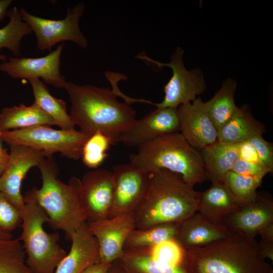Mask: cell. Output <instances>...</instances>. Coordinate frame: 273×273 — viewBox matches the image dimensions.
I'll list each match as a JSON object with an SVG mask.
<instances>
[{"instance_id":"18","label":"cell","mask_w":273,"mask_h":273,"mask_svg":"<svg viewBox=\"0 0 273 273\" xmlns=\"http://www.w3.org/2000/svg\"><path fill=\"white\" fill-rule=\"evenodd\" d=\"M69 239L71 241L70 251L54 273H80L101 261L98 243L89 232L86 222L80 225Z\"/></svg>"},{"instance_id":"22","label":"cell","mask_w":273,"mask_h":273,"mask_svg":"<svg viewBox=\"0 0 273 273\" xmlns=\"http://www.w3.org/2000/svg\"><path fill=\"white\" fill-rule=\"evenodd\" d=\"M264 125L256 120L246 106L239 108L235 115L217 131V140L225 144H239L262 134Z\"/></svg>"},{"instance_id":"37","label":"cell","mask_w":273,"mask_h":273,"mask_svg":"<svg viewBox=\"0 0 273 273\" xmlns=\"http://www.w3.org/2000/svg\"><path fill=\"white\" fill-rule=\"evenodd\" d=\"M260 251L262 256L273 261V241L261 239L259 242Z\"/></svg>"},{"instance_id":"39","label":"cell","mask_w":273,"mask_h":273,"mask_svg":"<svg viewBox=\"0 0 273 273\" xmlns=\"http://www.w3.org/2000/svg\"><path fill=\"white\" fill-rule=\"evenodd\" d=\"M262 240L273 241V222L263 227L259 232Z\"/></svg>"},{"instance_id":"30","label":"cell","mask_w":273,"mask_h":273,"mask_svg":"<svg viewBox=\"0 0 273 273\" xmlns=\"http://www.w3.org/2000/svg\"><path fill=\"white\" fill-rule=\"evenodd\" d=\"M223 181L235 197L240 206L254 202L258 193L257 189L262 178L242 175L233 171L224 176Z\"/></svg>"},{"instance_id":"34","label":"cell","mask_w":273,"mask_h":273,"mask_svg":"<svg viewBox=\"0 0 273 273\" xmlns=\"http://www.w3.org/2000/svg\"><path fill=\"white\" fill-rule=\"evenodd\" d=\"M255 148L259 158L262 163L273 171V148L272 145L266 141L262 134H257L248 141Z\"/></svg>"},{"instance_id":"21","label":"cell","mask_w":273,"mask_h":273,"mask_svg":"<svg viewBox=\"0 0 273 273\" xmlns=\"http://www.w3.org/2000/svg\"><path fill=\"white\" fill-rule=\"evenodd\" d=\"M239 144H225L218 141L201 149L203 166L207 179L212 184L223 181L239 158Z\"/></svg>"},{"instance_id":"31","label":"cell","mask_w":273,"mask_h":273,"mask_svg":"<svg viewBox=\"0 0 273 273\" xmlns=\"http://www.w3.org/2000/svg\"><path fill=\"white\" fill-rule=\"evenodd\" d=\"M112 140L100 131H97L86 140L82 149L81 158L88 168L97 169L108 157L106 153L111 145Z\"/></svg>"},{"instance_id":"1","label":"cell","mask_w":273,"mask_h":273,"mask_svg":"<svg viewBox=\"0 0 273 273\" xmlns=\"http://www.w3.org/2000/svg\"><path fill=\"white\" fill-rule=\"evenodd\" d=\"M65 89L70 102L69 114L73 123L88 136L100 131L115 144L136 120L131 104L119 102L110 88L68 81Z\"/></svg>"},{"instance_id":"27","label":"cell","mask_w":273,"mask_h":273,"mask_svg":"<svg viewBox=\"0 0 273 273\" xmlns=\"http://www.w3.org/2000/svg\"><path fill=\"white\" fill-rule=\"evenodd\" d=\"M180 223H163L145 229L135 228L128 235L124 249L150 248L165 241L175 239Z\"/></svg>"},{"instance_id":"2","label":"cell","mask_w":273,"mask_h":273,"mask_svg":"<svg viewBox=\"0 0 273 273\" xmlns=\"http://www.w3.org/2000/svg\"><path fill=\"white\" fill-rule=\"evenodd\" d=\"M200 192L166 169L149 173L146 194L134 213L136 229L181 222L198 211Z\"/></svg>"},{"instance_id":"26","label":"cell","mask_w":273,"mask_h":273,"mask_svg":"<svg viewBox=\"0 0 273 273\" xmlns=\"http://www.w3.org/2000/svg\"><path fill=\"white\" fill-rule=\"evenodd\" d=\"M28 81L32 89L34 103L51 116L61 129H74L75 125L67 112L65 102L52 96L40 79L35 78Z\"/></svg>"},{"instance_id":"28","label":"cell","mask_w":273,"mask_h":273,"mask_svg":"<svg viewBox=\"0 0 273 273\" xmlns=\"http://www.w3.org/2000/svg\"><path fill=\"white\" fill-rule=\"evenodd\" d=\"M9 22L0 28V55L2 49L9 50L14 57L21 56L20 46L23 38L32 33L29 25L22 18L20 9L13 7L8 10Z\"/></svg>"},{"instance_id":"7","label":"cell","mask_w":273,"mask_h":273,"mask_svg":"<svg viewBox=\"0 0 273 273\" xmlns=\"http://www.w3.org/2000/svg\"><path fill=\"white\" fill-rule=\"evenodd\" d=\"M89 136L75 128L55 129L47 125L0 131V141L8 145L27 146L43 152L46 157L60 153L74 160L81 158L82 147Z\"/></svg>"},{"instance_id":"16","label":"cell","mask_w":273,"mask_h":273,"mask_svg":"<svg viewBox=\"0 0 273 273\" xmlns=\"http://www.w3.org/2000/svg\"><path fill=\"white\" fill-rule=\"evenodd\" d=\"M179 131L194 148L202 149L216 142L217 131L209 118L203 102L197 98L177 108Z\"/></svg>"},{"instance_id":"35","label":"cell","mask_w":273,"mask_h":273,"mask_svg":"<svg viewBox=\"0 0 273 273\" xmlns=\"http://www.w3.org/2000/svg\"><path fill=\"white\" fill-rule=\"evenodd\" d=\"M231 171L248 176L259 177L263 179L268 173H271L265 166L255 163L246 161L238 158Z\"/></svg>"},{"instance_id":"13","label":"cell","mask_w":273,"mask_h":273,"mask_svg":"<svg viewBox=\"0 0 273 273\" xmlns=\"http://www.w3.org/2000/svg\"><path fill=\"white\" fill-rule=\"evenodd\" d=\"M8 146L9 159L0 176V192L21 211L24 204L21 192L22 181L28 171L33 167H38L46 157L43 152L27 146Z\"/></svg>"},{"instance_id":"43","label":"cell","mask_w":273,"mask_h":273,"mask_svg":"<svg viewBox=\"0 0 273 273\" xmlns=\"http://www.w3.org/2000/svg\"><path fill=\"white\" fill-rule=\"evenodd\" d=\"M13 239V236L11 233L4 232L0 230V240H10Z\"/></svg>"},{"instance_id":"10","label":"cell","mask_w":273,"mask_h":273,"mask_svg":"<svg viewBox=\"0 0 273 273\" xmlns=\"http://www.w3.org/2000/svg\"><path fill=\"white\" fill-rule=\"evenodd\" d=\"M114 188L108 218L134 214L147 190L149 173L130 163L114 166Z\"/></svg>"},{"instance_id":"45","label":"cell","mask_w":273,"mask_h":273,"mask_svg":"<svg viewBox=\"0 0 273 273\" xmlns=\"http://www.w3.org/2000/svg\"><path fill=\"white\" fill-rule=\"evenodd\" d=\"M7 56L5 55H0V60L3 61H5V60H6L7 59Z\"/></svg>"},{"instance_id":"15","label":"cell","mask_w":273,"mask_h":273,"mask_svg":"<svg viewBox=\"0 0 273 273\" xmlns=\"http://www.w3.org/2000/svg\"><path fill=\"white\" fill-rule=\"evenodd\" d=\"M179 131L177 108H158L136 120L120 136L119 142L137 147L164 134Z\"/></svg>"},{"instance_id":"8","label":"cell","mask_w":273,"mask_h":273,"mask_svg":"<svg viewBox=\"0 0 273 273\" xmlns=\"http://www.w3.org/2000/svg\"><path fill=\"white\" fill-rule=\"evenodd\" d=\"M20 10L22 20L34 33L36 46L40 51H51L55 45L65 41H72L83 49L88 47V40L79 25L85 11L83 3H79L72 8L68 7L65 17L60 20L37 17L23 8Z\"/></svg>"},{"instance_id":"4","label":"cell","mask_w":273,"mask_h":273,"mask_svg":"<svg viewBox=\"0 0 273 273\" xmlns=\"http://www.w3.org/2000/svg\"><path fill=\"white\" fill-rule=\"evenodd\" d=\"M129 163L150 173L164 169L180 175L194 186L207 179L200 152L178 132L159 136L138 147Z\"/></svg>"},{"instance_id":"20","label":"cell","mask_w":273,"mask_h":273,"mask_svg":"<svg viewBox=\"0 0 273 273\" xmlns=\"http://www.w3.org/2000/svg\"><path fill=\"white\" fill-rule=\"evenodd\" d=\"M240 207L224 181L212 184L200 193L198 211L213 223H222L223 219Z\"/></svg>"},{"instance_id":"41","label":"cell","mask_w":273,"mask_h":273,"mask_svg":"<svg viewBox=\"0 0 273 273\" xmlns=\"http://www.w3.org/2000/svg\"><path fill=\"white\" fill-rule=\"evenodd\" d=\"M107 273H128L120 264L119 266H114L113 262Z\"/></svg>"},{"instance_id":"6","label":"cell","mask_w":273,"mask_h":273,"mask_svg":"<svg viewBox=\"0 0 273 273\" xmlns=\"http://www.w3.org/2000/svg\"><path fill=\"white\" fill-rule=\"evenodd\" d=\"M36 187L23 196L22 232L18 238L26 254V262L33 273H54L67 253L59 244L58 233H48L43 224L49 218L38 203Z\"/></svg>"},{"instance_id":"29","label":"cell","mask_w":273,"mask_h":273,"mask_svg":"<svg viewBox=\"0 0 273 273\" xmlns=\"http://www.w3.org/2000/svg\"><path fill=\"white\" fill-rule=\"evenodd\" d=\"M0 273H33L18 238L0 240Z\"/></svg>"},{"instance_id":"40","label":"cell","mask_w":273,"mask_h":273,"mask_svg":"<svg viewBox=\"0 0 273 273\" xmlns=\"http://www.w3.org/2000/svg\"><path fill=\"white\" fill-rule=\"evenodd\" d=\"M12 3V0H0V22L7 16L9 7Z\"/></svg>"},{"instance_id":"3","label":"cell","mask_w":273,"mask_h":273,"mask_svg":"<svg viewBox=\"0 0 273 273\" xmlns=\"http://www.w3.org/2000/svg\"><path fill=\"white\" fill-rule=\"evenodd\" d=\"M183 264L190 273H273L259 242L232 232L211 244L185 250Z\"/></svg>"},{"instance_id":"14","label":"cell","mask_w":273,"mask_h":273,"mask_svg":"<svg viewBox=\"0 0 273 273\" xmlns=\"http://www.w3.org/2000/svg\"><path fill=\"white\" fill-rule=\"evenodd\" d=\"M87 224L98 243L101 261L110 263L121 257L128 235L136 228L134 214L106 218Z\"/></svg>"},{"instance_id":"11","label":"cell","mask_w":273,"mask_h":273,"mask_svg":"<svg viewBox=\"0 0 273 273\" xmlns=\"http://www.w3.org/2000/svg\"><path fill=\"white\" fill-rule=\"evenodd\" d=\"M64 43L47 55L38 58L10 57L0 63V71L14 79H39L46 84L65 89L68 81L60 72Z\"/></svg>"},{"instance_id":"24","label":"cell","mask_w":273,"mask_h":273,"mask_svg":"<svg viewBox=\"0 0 273 273\" xmlns=\"http://www.w3.org/2000/svg\"><path fill=\"white\" fill-rule=\"evenodd\" d=\"M128 273H190L183 264L170 265L154 258L149 249H124L117 260Z\"/></svg>"},{"instance_id":"12","label":"cell","mask_w":273,"mask_h":273,"mask_svg":"<svg viewBox=\"0 0 273 273\" xmlns=\"http://www.w3.org/2000/svg\"><path fill=\"white\" fill-rule=\"evenodd\" d=\"M114 188L112 171L96 169L80 179L79 194L86 222L108 218Z\"/></svg>"},{"instance_id":"42","label":"cell","mask_w":273,"mask_h":273,"mask_svg":"<svg viewBox=\"0 0 273 273\" xmlns=\"http://www.w3.org/2000/svg\"><path fill=\"white\" fill-rule=\"evenodd\" d=\"M9 157L8 158L0 159V176L5 171L9 161Z\"/></svg>"},{"instance_id":"38","label":"cell","mask_w":273,"mask_h":273,"mask_svg":"<svg viewBox=\"0 0 273 273\" xmlns=\"http://www.w3.org/2000/svg\"><path fill=\"white\" fill-rule=\"evenodd\" d=\"M112 263L100 261L89 266L80 273H107Z\"/></svg>"},{"instance_id":"19","label":"cell","mask_w":273,"mask_h":273,"mask_svg":"<svg viewBox=\"0 0 273 273\" xmlns=\"http://www.w3.org/2000/svg\"><path fill=\"white\" fill-rule=\"evenodd\" d=\"M231 231L223 223H213L196 212L181 221L175 241L185 250L204 247L227 237Z\"/></svg>"},{"instance_id":"32","label":"cell","mask_w":273,"mask_h":273,"mask_svg":"<svg viewBox=\"0 0 273 273\" xmlns=\"http://www.w3.org/2000/svg\"><path fill=\"white\" fill-rule=\"evenodd\" d=\"M148 249L156 260L173 265L183 263L185 250L175 239L165 241Z\"/></svg>"},{"instance_id":"33","label":"cell","mask_w":273,"mask_h":273,"mask_svg":"<svg viewBox=\"0 0 273 273\" xmlns=\"http://www.w3.org/2000/svg\"><path fill=\"white\" fill-rule=\"evenodd\" d=\"M21 223V211L0 192V230L10 233Z\"/></svg>"},{"instance_id":"9","label":"cell","mask_w":273,"mask_h":273,"mask_svg":"<svg viewBox=\"0 0 273 273\" xmlns=\"http://www.w3.org/2000/svg\"><path fill=\"white\" fill-rule=\"evenodd\" d=\"M184 50L178 47L168 63H161L153 60L146 55H139L137 58L148 61L158 67H169L172 72L169 81L164 87L165 96L162 101L153 103L158 108H177L179 106L191 102L197 96L201 95L206 89V83L202 71L196 68L187 70L184 64Z\"/></svg>"},{"instance_id":"36","label":"cell","mask_w":273,"mask_h":273,"mask_svg":"<svg viewBox=\"0 0 273 273\" xmlns=\"http://www.w3.org/2000/svg\"><path fill=\"white\" fill-rule=\"evenodd\" d=\"M239 158L264 165L259 158L255 148L248 141L240 143Z\"/></svg>"},{"instance_id":"23","label":"cell","mask_w":273,"mask_h":273,"mask_svg":"<svg viewBox=\"0 0 273 273\" xmlns=\"http://www.w3.org/2000/svg\"><path fill=\"white\" fill-rule=\"evenodd\" d=\"M36 125H56L55 120L34 102L30 106L4 107L0 112V131L23 129Z\"/></svg>"},{"instance_id":"5","label":"cell","mask_w":273,"mask_h":273,"mask_svg":"<svg viewBox=\"0 0 273 273\" xmlns=\"http://www.w3.org/2000/svg\"><path fill=\"white\" fill-rule=\"evenodd\" d=\"M52 157H46L38 166L42 185L36 188L37 200L47 214L49 226L64 231L68 238L86 222L79 194L80 179L71 177L67 184L57 178Z\"/></svg>"},{"instance_id":"17","label":"cell","mask_w":273,"mask_h":273,"mask_svg":"<svg viewBox=\"0 0 273 273\" xmlns=\"http://www.w3.org/2000/svg\"><path fill=\"white\" fill-rule=\"evenodd\" d=\"M222 222L232 232L255 238L263 227L273 222L272 199L267 195L258 194L254 202L240 206Z\"/></svg>"},{"instance_id":"25","label":"cell","mask_w":273,"mask_h":273,"mask_svg":"<svg viewBox=\"0 0 273 273\" xmlns=\"http://www.w3.org/2000/svg\"><path fill=\"white\" fill-rule=\"evenodd\" d=\"M237 82L228 78L223 81L220 89L207 102H204L206 113L218 131L239 109L235 102Z\"/></svg>"},{"instance_id":"44","label":"cell","mask_w":273,"mask_h":273,"mask_svg":"<svg viewBox=\"0 0 273 273\" xmlns=\"http://www.w3.org/2000/svg\"><path fill=\"white\" fill-rule=\"evenodd\" d=\"M9 153H8L6 149L2 147L0 141V159L8 158Z\"/></svg>"}]
</instances>
